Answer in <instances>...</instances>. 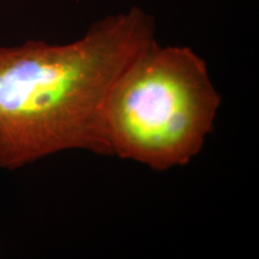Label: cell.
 <instances>
[{
  "label": "cell",
  "instance_id": "2",
  "mask_svg": "<svg viewBox=\"0 0 259 259\" xmlns=\"http://www.w3.org/2000/svg\"><path fill=\"white\" fill-rule=\"evenodd\" d=\"M220 104L194 50L154 40L109 95L105 120L111 156L159 171L187 164L211 132Z\"/></svg>",
  "mask_w": 259,
  "mask_h": 259
},
{
  "label": "cell",
  "instance_id": "1",
  "mask_svg": "<svg viewBox=\"0 0 259 259\" xmlns=\"http://www.w3.org/2000/svg\"><path fill=\"white\" fill-rule=\"evenodd\" d=\"M154 40V19L133 7L93 23L70 44L0 47V167L68 149L111 156L109 95Z\"/></svg>",
  "mask_w": 259,
  "mask_h": 259
}]
</instances>
